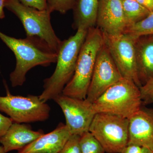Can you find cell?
Segmentation results:
<instances>
[{"mask_svg": "<svg viewBox=\"0 0 153 153\" xmlns=\"http://www.w3.org/2000/svg\"><path fill=\"white\" fill-rule=\"evenodd\" d=\"M81 153H105L104 149L90 132L87 131L80 136Z\"/></svg>", "mask_w": 153, "mask_h": 153, "instance_id": "obj_19", "label": "cell"}, {"mask_svg": "<svg viewBox=\"0 0 153 153\" xmlns=\"http://www.w3.org/2000/svg\"><path fill=\"white\" fill-rule=\"evenodd\" d=\"M13 123L10 117L4 116L0 113V139L6 133Z\"/></svg>", "mask_w": 153, "mask_h": 153, "instance_id": "obj_24", "label": "cell"}, {"mask_svg": "<svg viewBox=\"0 0 153 153\" xmlns=\"http://www.w3.org/2000/svg\"><path fill=\"white\" fill-rule=\"evenodd\" d=\"M150 13L153 12V0H137Z\"/></svg>", "mask_w": 153, "mask_h": 153, "instance_id": "obj_26", "label": "cell"}, {"mask_svg": "<svg viewBox=\"0 0 153 153\" xmlns=\"http://www.w3.org/2000/svg\"><path fill=\"white\" fill-rule=\"evenodd\" d=\"M96 24L107 35L117 36L123 34L126 25L121 0H99Z\"/></svg>", "mask_w": 153, "mask_h": 153, "instance_id": "obj_12", "label": "cell"}, {"mask_svg": "<svg viewBox=\"0 0 153 153\" xmlns=\"http://www.w3.org/2000/svg\"><path fill=\"white\" fill-rule=\"evenodd\" d=\"M53 100L62 110L66 119V125L72 134L81 136L89 131L96 114L92 103L86 99L74 98L62 94Z\"/></svg>", "mask_w": 153, "mask_h": 153, "instance_id": "obj_9", "label": "cell"}, {"mask_svg": "<svg viewBox=\"0 0 153 153\" xmlns=\"http://www.w3.org/2000/svg\"><path fill=\"white\" fill-rule=\"evenodd\" d=\"M71 135L66 124L59 123L54 130L44 134L17 153H60Z\"/></svg>", "mask_w": 153, "mask_h": 153, "instance_id": "obj_13", "label": "cell"}, {"mask_svg": "<svg viewBox=\"0 0 153 153\" xmlns=\"http://www.w3.org/2000/svg\"><path fill=\"white\" fill-rule=\"evenodd\" d=\"M5 7L22 22L27 38L38 40L57 53L62 41L56 36L51 22V12L24 5L19 0H6Z\"/></svg>", "mask_w": 153, "mask_h": 153, "instance_id": "obj_5", "label": "cell"}, {"mask_svg": "<svg viewBox=\"0 0 153 153\" xmlns=\"http://www.w3.org/2000/svg\"><path fill=\"white\" fill-rule=\"evenodd\" d=\"M80 138V136L78 135H71L60 153H81Z\"/></svg>", "mask_w": 153, "mask_h": 153, "instance_id": "obj_21", "label": "cell"}, {"mask_svg": "<svg viewBox=\"0 0 153 153\" xmlns=\"http://www.w3.org/2000/svg\"><path fill=\"white\" fill-rule=\"evenodd\" d=\"M88 30L78 29L74 36L62 41L57 52V65L54 73L44 79V91L39 96L47 102L61 94L64 87L71 80Z\"/></svg>", "mask_w": 153, "mask_h": 153, "instance_id": "obj_2", "label": "cell"}, {"mask_svg": "<svg viewBox=\"0 0 153 153\" xmlns=\"http://www.w3.org/2000/svg\"><path fill=\"white\" fill-rule=\"evenodd\" d=\"M143 104L153 103V77L140 88Z\"/></svg>", "mask_w": 153, "mask_h": 153, "instance_id": "obj_22", "label": "cell"}, {"mask_svg": "<svg viewBox=\"0 0 153 153\" xmlns=\"http://www.w3.org/2000/svg\"><path fill=\"white\" fill-rule=\"evenodd\" d=\"M6 95L0 96V111L10 117L13 122L28 123L47 120L51 108L39 96H26L11 94L5 81Z\"/></svg>", "mask_w": 153, "mask_h": 153, "instance_id": "obj_7", "label": "cell"}, {"mask_svg": "<svg viewBox=\"0 0 153 153\" xmlns=\"http://www.w3.org/2000/svg\"><path fill=\"white\" fill-rule=\"evenodd\" d=\"M104 43V34L100 29L94 27L88 30L74 75L64 87L62 94L80 99H86L97 57Z\"/></svg>", "mask_w": 153, "mask_h": 153, "instance_id": "obj_3", "label": "cell"}, {"mask_svg": "<svg viewBox=\"0 0 153 153\" xmlns=\"http://www.w3.org/2000/svg\"><path fill=\"white\" fill-rule=\"evenodd\" d=\"M24 5L39 10H44L47 8V0H19Z\"/></svg>", "mask_w": 153, "mask_h": 153, "instance_id": "obj_23", "label": "cell"}, {"mask_svg": "<svg viewBox=\"0 0 153 153\" xmlns=\"http://www.w3.org/2000/svg\"><path fill=\"white\" fill-rule=\"evenodd\" d=\"M123 33L136 38L143 36H153V12L141 21L127 27Z\"/></svg>", "mask_w": 153, "mask_h": 153, "instance_id": "obj_18", "label": "cell"}, {"mask_svg": "<svg viewBox=\"0 0 153 153\" xmlns=\"http://www.w3.org/2000/svg\"><path fill=\"white\" fill-rule=\"evenodd\" d=\"M128 119L105 113L96 114L89 131L106 153H122L128 145Z\"/></svg>", "mask_w": 153, "mask_h": 153, "instance_id": "obj_6", "label": "cell"}, {"mask_svg": "<svg viewBox=\"0 0 153 153\" xmlns=\"http://www.w3.org/2000/svg\"><path fill=\"white\" fill-rule=\"evenodd\" d=\"M92 105L96 114L105 113L130 118L143 105L140 88L131 79L123 77Z\"/></svg>", "mask_w": 153, "mask_h": 153, "instance_id": "obj_4", "label": "cell"}, {"mask_svg": "<svg viewBox=\"0 0 153 153\" xmlns=\"http://www.w3.org/2000/svg\"><path fill=\"white\" fill-rule=\"evenodd\" d=\"M128 121V145L153 151V108L142 105Z\"/></svg>", "mask_w": 153, "mask_h": 153, "instance_id": "obj_11", "label": "cell"}, {"mask_svg": "<svg viewBox=\"0 0 153 153\" xmlns=\"http://www.w3.org/2000/svg\"><path fill=\"white\" fill-rule=\"evenodd\" d=\"M0 39L13 52L16 66L10 74L12 87L22 86L28 71L36 66H48L57 62V54L36 39H18L0 31Z\"/></svg>", "mask_w": 153, "mask_h": 153, "instance_id": "obj_1", "label": "cell"}, {"mask_svg": "<svg viewBox=\"0 0 153 153\" xmlns=\"http://www.w3.org/2000/svg\"><path fill=\"white\" fill-rule=\"evenodd\" d=\"M99 0H77L74 6L75 29L88 30L97 23Z\"/></svg>", "mask_w": 153, "mask_h": 153, "instance_id": "obj_16", "label": "cell"}, {"mask_svg": "<svg viewBox=\"0 0 153 153\" xmlns=\"http://www.w3.org/2000/svg\"><path fill=\"white\" fill-rule=\"evenodd\" d=\"M121 2L126 27L141 21L150 13L137 0H121Z\"/></svg>", "mask_w": 153, "mask_h": 153, "instance_id": "obj_17", "label": "cell"}, {"mask_svg": "<svg viewBox=\"0 0 153 153\" xmlns=\"http://www.w3.org/2000/svg\"><path fill=\"white\" fill-rule=\"evenodd\" d=\"M140 153H153V151L146 148H142Z\"/></svg>", "mask_w": 153, "mask_h": 153, "instance_id": "obj_28", "label": "cell"}, {"mask_svg": "<svg viewBox=\"0 0 153 153\" xmlns=\"http://www.w3.org/2000/svg\"><path fill=\"white\" fill-rule=\"evenodd\" d=\"M0 153H6L2 146H0Z\"/></svg>", "mask_w": 153, "mask_h": 153, "instance_id": "obj_29", "label": "cell"}, {"mask_svg": "<svg viewBox=\"0 0 153 153\" xmlns=\"http://www.w3.org/2000/svg\"><path fill=\"white\" fill-rule=\"evenodd\" d=\"M122 78L104 43L97 57L86 99L93 103L105 91Z\"/></svg>", "mask_w": 153, "mask_h": 153, "instance_id": "obj_10", "label": "cell"}, {"mask_svg": "<svg viewBox=\"0 0 153 153\" xmlns=\"http://www.w3.org/2000/svg\"><path fill=\"white\" fill-rule=\"evenodd\" d=\"M103 34L105 43L122 77L131 79L137 86L141 87L138 75L135 49L137 38L126 33L117 36Z\"/></svg>", "mask_w": 153, "mask_h": 153, "instance_id": "obj_8", "label": "cell"}, {"mask_svg": "<svg viewBox=\"0 0 153 153\" xmlns=\"http://www.w3.org/2000/svg\"><path fill=\"white\" fill-rule=\"evenodd\" d=\"M6 0H0V20L5 18L4 8L5 7V3Z\"/></svg>", "mask_w": 153, "mask_h": 153, "instance_id": "obj_27", "label": "cell"}, {"mask_svg": "<svg viewBox=\"0 0 153 153\" xmlns=\"http://www.w3.org/2000/svg\"><path fill=\"white\" fill-rule=\"evenodd\" d=\"M76 0H47V9L51 13L58 11L61 14L66 13L73 9Z\"/></svg>", "mask_w": 153, "mask_h": 153, "instance_id": "obj_20", "label": "cell"}, {"mask_svg": "<svg viewBox=\"0 0 153 153\" xmlns=\"http://www.w3.org/2000/svg\"><path fill=\"white\" fill-rule=\"evenodd\" d=\"M135 49L138 75L143 85L153 77V36L138 38Z\"/></svg>", "mask_w": 153, "mask_h": 153, "instance_id": "obj_15", "label": "cell"}, {"mask_svg": "<svg viewBox=\"0 0 153 153\" xmlns=\"http://www.w3.org/2000/svg\"><path fill=\"white\" fill-rule=\"evenodd\" d=\"M141 147L136 145H128L122 153H140Z\"/></svg>", "mask_w": 153, "mask_h": 153, "instance_id": "obj_25", "label": "cell"}, {"mask_svg": "<svg viewBox=\"0 0 153 153\" xmlns=\"http://www.w3.org/2000/svg\"><path fill=\"white\" fill-rule=\"evenodd\" d=\"M43 131H35L29 125L13 123L6 133L0 139V143L6 153L19 151L44 134Z\"/></svg>", "mask_w": 153, "mask_h": 153, "instance_id": "obj_14", "label": "cell"}]
</instances>
